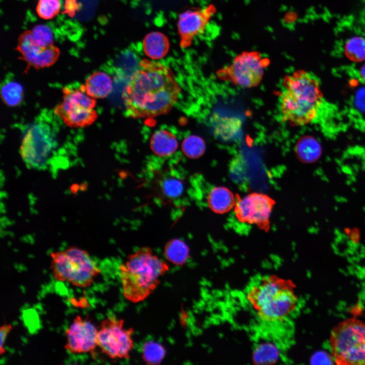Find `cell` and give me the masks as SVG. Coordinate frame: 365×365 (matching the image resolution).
<instances>
[{"instance_id": "obj_1", "label": "cell", "mask_w": 365, "mask_h": 365, "mask_svg": "<svg viewBox=\"0 0 365 365\" xmlns=\"http://www.w3.org/2000/svg\"><path fill=\"white\" fill-rule=\"evenodd\" d=\"M295 289L291 280L275 274L258 276L247 285L244 300L260 332L287 343L290 321L298 306Z\"/></svg>"}, {"instance_id": "obj_2", "label": "cell", "mask_w": 365, "mask_h": 365, "mask_svg": "<svg viewBox=\"0 0 365 365\" xmlns=\"http://www.w3.org/2000/svg\"><path fill=\"white\" fill-rule=\"evenodd\" d=\"M180 91L169 67L159 62L141 60L123 94L125 115L137 119L166 114L176 103Z\"/></svg>"}, {"instance_id": "obj_3", "label": "cell", "mask_w": 365, "mask_h": 365, "mask_svg": "<svg viewBox=\"0 0 365 365\" xmlns=\"http://www.w3.org/2000/svg\"><path fill=\"white\" fill-rule=\"evenodd\" d=\"M318 79L312 73L297 70L284 78L279 96V110L283 121L303 126L317 116L322 102Z\"/></svg>"}, {"instance_id": "obj_4", "label": "cell", "mask_w": 365, "mask_h": 365, "mask_svg": "<svg viewBox=\"0 0 365 365\" xmlns=\"http://www.w3.org/2000/svg\"><path fill=\"white\" fill-rule=\"evenodd\" d=\"M168 265L149 247H143L129 255L119 267L122 293L133 303L144 301L156 289Z\"/></svg>"}, {"instance_id": "obj_5", "label": "cell", "mask_w": 365, "mask_h": 365, "mask_svg": "<svg viewBox=\"0 0 365 365\" xmlns=\"http://www.w3.org/2000/svg\"><path fill=\"white\" fill-rule=\"evenodd\" d=\"M50 269L55 280L81 288L91 286L101 270L89 253L76 246L52 252Z\"/></svg>"}, {"instance_id": "obj_6", "label": "cell", "mask_w": 365, "mask_h": 365, "mask_svg": "<svg viewBox=\"0 0 365 365\" xmlns=\"http://www.w3.org/2000/svg\"><path fill=\"white\" fill-rule=\"evenodd\" d=\"M333 358L339 365H365V323L348 318L338 323L329 339Z\"/></svg>"}, {"instance_id": "obj_7", "label": "cell", "mask_w": 365, "mask_h": 365, "mask_svg": "<svg viewBox=\"0 0 365 365\" xmlns=\"http://www.w3.org/2000/svg\"><path fill=\"white\" fill-rule=\"evenodd\" d=\"M56 135L48 122L34 121L26 131L21 141L20 154L26 166L36 170L49 166L57 147Z\"/></svg>"}, {"instance_id": "obj_8", "label": "cell", "mask_w": 365, "mask_h": 365, "mask_svg": "<svg viewBox=\"0 0 365 365\" xmlns=\"http://www.w3.org/2000/svg\"><path fill=\"white\" fill-rule=\"evenodd\" d=\"M62 100L54 109V113L70 128H82L91 125L98 115L94 109L96 101L78 87L65 86L62 89Z\"/></svg>"}, {"instance_id": "obj_9", "label": "cell", "mask_w": 365, "mask_h": 365, "mask_svg": "<svg viewBox=\"0 0 365 365\" xmlns=\"http://www.w3.org/2000/svg\"><path fill=\"white\" fill-rule=\"evenodd\" d=\"M270 61L259 52L244 51L237 55L231 63L221 69L217 74L223 80L243 88H252L261 83L264 70Z\"/></svg>"}, {"instance_id": "obj_10", "label": "cell", "mask_w": 365, "mask_h": 365, "mask_svg": "<svg viewBox=\"0 0 365 365\" xmlns=\"http://www.w3.org/2000/svg\"><path fill=\"white\" fill-rule=\"evenodd\" d=\"M134 330L125 328L124 320L115 317L103 320L98 329L97 346L112 359H128L134 347Z\"/></svg>"}, {"instance_id": "obj_11", "label": "cell", "mask_w": 365, "mask_h": 365, "mask_svg": "<svg viewBox=\"0 0 365 365\" xmlns=\"http://www.w3.org/2000/svg\"><path fill=\"white\" fill-rule=\"evenodd\" d=\"M236 198L234 207L236 218L240 222L256 225L267 231L275 201L267 194L258 192Z\"/></svg>"}, {"instance_id": "obj_12", "label": "cell", "mask_w": 365, "mask_h": 365, "mask_svg": "<svg viewBox=\"0 0 365 365\" xmlns=\"http://www.w3.org/2000/svg\"><path fill=\"white\" fill-rule=\"evenodd\" d=\"M16 50L20 58L24 61L27 68L42 69L53 65L60 54L59 49L54 45L43 47L33 40L30 30L22 32L18 39Z\"/></svg>"}, {"instance_id": "obj_13", "label": "cell", "mask_w": 365, "mask_h": 365, "mask_svg": "<svg viewBox=\"0 0 365 365\" xmlns=\"http://www.w3.org/2000/svg\"><path fill=\"white\" fill-rule=\"evenodd\" d=\"M98 329L87 316L77 315L65 331L66 342L64 349L71 354L89 352L94 358Z\"/></svg>"}, {"instance_id": "obj_14", "label": "cell", "mask_w": 365, "mask_h": 365, "mask_svg": "<svg viewBox=\"0 0 365 365\" xmlns=\"http://www.w3.org/2000/svg\"><path fill=\"white\" fill-rule=\"evenodd\" d=\"M215 11V6L210 5L202 9L187 10L179 15L177 25L181 47L191 45L194 37L205 28Z\"/></svg>"}, {"instance_id": "obj_15", "label": "cell", "mask_w": 365, "mask_h": 365, "mask_svg": "<svg viewBox=\"0 0 365 365\" xmlns=\"http://www.w3.org/2000/svg\"><path fill=\"white\" fill-rule=\"evenodd\" d=\"M252 351V361L256 364H273L284 358L286 345L276 338L260 333Z\"/></svg>"}, {"instance_id": "obj_16", "label": "cell", "mask_w": 365, "mask_h": 365, "mask_svg": "<svg viewBox=\"0 0 365 365\" xmlns=\"http://www.w3.org/2000/svg\"><path fill=\"white\" fill-rule=\"evenodd\" d=\"M82 85L87 94L95 99L106 97L113 89L111 77L102 71H97L90 75Z\"/></svg>"}, {"instance_id": "obj_17", "label": "cell", "mask_w": 365, "mask_h": 365, "mask_svg": "<svg viewBox=\"0 0 365 365\" xmlns=\"http://www.w3.org/2000/svg\"><path fill=\"white\" fill-rule=\"evenodd\" d=\"M228 188L217 186L212 188L208 194L207 201L211 211L217 214H224L234 208L236 199Z\"/></svg>"}, {"instance_id": "obj_18", "label": "cell", "mask_w": 365, "mask_h": 365, "mask_svg": "<svg viewBox=\"0 0 365 365\" xmlns=\"http://www.w3.org/2000/svg\"><path fill=\"white\" fill-rule=\"evenodd\" d=\"M150 147L156 155L167 157L175 152L178 143L176 138L171 133L167 130H160L155 132L151 137Z\"/></svg>"}, {"instance_id": "obj_19", "label": "cell", "mask_w": 365, "mask_h": 365, "mask_svg": "<svg viewBox=\"0 0 365 365\" xmlns=\"http://www.w3.org/2000/svg\"><path fill=\"white\" fill-rule=\"evenodd\" d=\"M143 48L147 56L153 59H158L164 57L168 53L169 43L163 33L153 32L144 38Z\"/></svg>"}, {"instance_id": "obj_20", "label": "cell", "mask_w": 365, "mask_h": 365, "mask_svg": "<svg viewBox=\"0 0 365 365\" xmlns=\"http://www.w3.org/2000/svg\"><path fill=\"white\" fill-rule=\"evenodd\" d=\"M164 254L165 258L171 264L182 266L186 264L190 257V248L180 239H172L165 245Z\"/></svg>"}, {"instance_id": "obj_21", "label": "cell", "mask_w": 365, "mask_h": 365, "mask_svg": "<svg viewBox=\"0 0 365 365\" xmlns=\"http://www.w3.org/2000/svg\"><path fill=\"white\" fill-rule=\"evenodd\" d=\"M24 96L22 85L13 79L6 80L1 86V97L7 105L14 107L19 105Z\"/></svg>"}, {"instance_id": "obj_22", "label": "cell", "mask_w": 365, "mask_h": 365, "mask_svg": "<svg viewBox=\"0 0 365 365\" xmlns=\"http://www.w3.org/2000/svg\"><path fill=\"white\" fill-rule=\"evenodd\" d=\"M297 157L304 163H312L317 160L320 155V148L318 142L310 137L301 138L296 145Z\"/></svg>"}, {"instance_id": "obj_23", "label": "cell", "mask_w": 365, "mask_h": 365, "mask_svg": "<svg viewBox=\"0 0 365 365\" xmlns=\"http://www.w3.org/2000/svg\"><path fill=\"white\" fill-rule=\"evenodd\" d=\"M142 358L149 365L160 364L166 355V350L161 344L153 341L145 342L141 349Z\"/></svg>"}, {"instance_id": "obj_24", "label": "cell", "mask_w": 365, "mask_h": 365, "mask_svg": "<svg viewBox=\"0 0 365 365\" xmlns=\"http://www.w3.org/2000/svg\"><path fill=\"white\" fill-rule=\"evenodd\" d=\"M182 150L184 154L189 158H199L205 151V142L201 138L191 135L186 138L182 142Z\"/></svg>"}, {"instance_id": "obj_25", "label": "cell", "mask_w": 365, "mask_h": 365, "mask_svg": "<svg viewBox=\"0 0 365 365\" xmlns=\"http://www.w3.org/2000/svg\"><path fill=\"white\" fill-rule=\"evenodd\" d=\"M345 54L351 60L360 61L365 59V39L359 36L350 39L346 44Z\"/></svg>"}, {"instance_id": "obj_26", "label": "cell", "mask_w": 365, "mask_h": 365, "mask_svg": "<svg viewBox=\"0 0 365 365\" xmlns=\"http://www.w3.org/2000/svg\"><path fill=\"white\" fill-rule=\"evenodd\" d=\"M61 7L60 0H39L35 10L37 15L41 18L50 20L59 13Z\"/></svg>"}, {"instance_id": "obj_27", "label": "cell", "mask_w": 365, "mask_h": 365, "mask_svg": "<svg viewBox=\"0 0 365 365\" xmlns=\"http://www.w3.org/2000/svg\"><path fill=\"white\" fill-rule=\"evenodd\" d=\"M33 40L37 44L48 47L54 45V35L52 30L45 24L35 25L31 30Z\"/></svg>"}, {"instance_id": "obj_28", "label": "cell", "mask_w": 365, "mask_h": 365, "mask_svg": "<svg viewBox=\"0 0 365 365\" xmlns=\"http://www.w3.org/2000/svg\"><path fill=\"white\" fill-rule=\"evenodd\" d=\"M184 186L182 181L174 178L165 179L162 184V191L164 194L169 198H176L180 195L183 191Z\"/></svg>"}, {"instance_id": "obj_29", "label": "cell", "mask_w": 365, "mask_h": 365, "mask_svg": "<svg viewBox=\"0 0 365 365\" xmlns=\"http://www.w3.org/2000/svg\"><path fill=\"white\" fill-rule=\"evenodd\" d=\"M13 326L11 324H4L0 328V354L2 355L6 352L5 344L8 334L12 330Z\"/></svg>"}, {"instance_id": "obj_30", "label": "cell", "mask_w": 365, "mask_h": 365, "mask_svg": "<svg viewBox=\"0 0 365 365\" xmlns=\"http://www.w3.org/2000/svg\"><path fill=\"white\" fill-rule=\"evenodd\" d=\"M311 360L314 363L328 364L331 363L330 361H332V359L326 353L319 352L314 355Z\"/></svg>"}, {"instance_id": "obj_31", "label": "cell", "mask_w": 365, "mask_h": 365, "mask_svg": "<svg viewBox=\"0 0 365 365\" xmlns=\"http://www.w3.org/2000/svg\"><path fill=\"white\" fill-rule=\"evenodd\" d=\"M362 74L365 78V66L363 67L362 69Z\"/></svg>"}]
</instances>
